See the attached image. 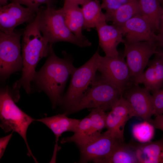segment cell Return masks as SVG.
<instances>
[{"label":"cell","instance_id":"d590c367","mask_svg":"<svg viewBox=\"0 0 163 163\" xmlns=\"http://www.w3.org/2000/svg\"><path fill=\"white\" fill-rule=\"evenodd\" d=\"M122 5L129 2L134 0H118Z\"/></svg>","mask_w":163,"mask_h":163},{"label":"cell","instance_id":"d6a6232c","mask_svg":"<svg viewBox=\"0 0 163 163\" xmlns=\"http://www.w3.org/2000/svg\"><path fill=\"white\" fill-rule=\"evenodd\" d=\"M163 9V5L162 6ZM163 30V12L161 17L159 30Z\"/></svg>","mask_w":163,"mask_h":163},{"label":"cell","instance_id":"9a60e30c","mask_svg":"<svg viewBox=\"0 0 163 163\" xmlns=\"http://www.w3.org/2000/svg\"><path fill=\"white\" fill-rule=\"evenodd\" d=\"M155 55V58L149 61L147 69L135 84H143L152 93L163 87V62L157 53Z\"/></svg>","mask_w":163,"mask_h":163},{"label":"cell","instance_id":"7c38bea8","mask_svg":"<svg viewBox=\"0 0 163 163\" xmlns=\"http://www.w3.org/2000/svg\"><path fill=\"white\" fill-rule=\"evenodd\" d=\"M132 117L129 105L122 95L107 113L106 128L115 139L123 141L125 126Z\"/></svg>","mask_w":163,"mask_h":163},{"label":"cell","instance_id":"cb8c5ba5","mask_svg":"<svg viewBox=\"0 0 163 163\" xmlns=\"http://www.w3.org/2000/svg\"><path fill=\"white\" fill-rule=\"evenodd\" d=\"M105 112L101 108H92L88 116L91 120V134L93 139L99 136L101 131L106 128L107 113Z\"/></svg>","mask_w":163,"mask_h":163},{"label":"cell","instance_id":"1f68e13d","mask_svg":"<svg viewBox=\"0 0 163 163\" xmlns=\"http://www.w3.org/2000/svg\"><path fill=\"white\" fill-rule=\"evenodd\" d=\"M64 4L77 5L76 0H64Z\"/></svg>","mask_w":163,"mask_h":163},{"label":"cell","instance_id":"ffe728a7","mask_svg":"<svg viewBox=\"0 0 163 163\" xmlns=\"http://www.w3.org/2000/svg\"><path fill=\"white\" fill-rule=\"evenodd\" d=\"M100 163H138L134 151L130 144L118 140L110 154Z\"/></svg>","mask_w":163,"mask_h":163},{"label":"cell","instance_id":"9c48e42d","mask_svg":"<svg viewBox=\"0 0 163 163\" xmlns=\"http://www.w3.org/2000/svg\"><path fill=\"white\" fill-rule=\"evenodd\" d=\"M145 87L134 84L123 92V97L128 102L133 117L149 121L154 115L152 95Z\"/></svg>","mask_w":163,"mask_h":163},{"label":"cell","instance_id":"74e56055","mask_svg":"<svg viewBox=\"0 0 163 163\" xmlns=\"http://www.w3.org/2000/svg\"><path fill=\"white\" fill-rule=\"evenodd\" d=\"M161 5H163V0H158Z\"/></svg>","mask_w":163,"mask_h":163},{"label":"cell","instance_id":"e575fe53","mask_svg":"<svg viewBox=\"0 0 163 163\" xmlns=\"http://www.w3.org/2000/svg\"><path fill=\"white\" fill-rule=\"evenodd\" d=\"M89 0H76L77 4L82 5L87 2Z\"/></svg>","mask_w":163,"mask_h":163},{"label":"cell","instance_id":"6da1fadb","mask_svg":"<svg viewBox=\"0 0 163 163\" xmlns=\"http://www.w3.org/2000/svg\"><path fill=\"white\" fill-rule=\"evenodd\" d=\"M63 54V58H59L53 49L44 65L36 72L32 81L39 89L48 95L53 108L61 104L66 83L75 68L72 56L64 51Z\"/></svg>","mask_w":163,"mask_h":163},{"label":"cell","instance_id":"4dcf8cb0","mask_svg":"<svg viewBox=\"0 0 163 163\" xmlns=\"http://www.w3.org/2000/svg\"><path fill=\"white\" fill-rule=\"evenodd\" d=\"M157 35V43L158 46L163 47V30H160Z\"/></svg>","mask_w":163,"mask_h":163},{"label":"cell","instance_id":"603a6c76","mask_svg":"<svg viewBox=\"0 0 163 163\" xmlns=\"http://www.w3.org/2000/svg\"><path fill=\"white\" fill-rule=\"evenodd\" d=\"M91 122L87 116L80 120L78 128L72 136L63 138L62 144L73 142L80 147L93 140L91 134Z\"/></svg>","mask_w":163,"mask_h":163},{"label":"cell","instance_id":"52a82bcc","mask_svg":"<svg viewBox=\"0 0 163 163\" xmlns=\"http://www.w3.org/2000/svg\"><path fill=\"white\" fill-rule=\"evenodd\" d=\"M124 57L126 58L133 83L141 76L151 56L158 51L157 41L149 40L135 42L125 41Z\"/></svg>","mask_w":163,"mask_h":163},{"label":"cell","instance_id":"5bb4252c","mask_svg":"<svg viewBox=\"0 0 163 163\" xmlns=\"http://www.w3.org/2000/svg\"><path fill=\"white\" fill-rule=\"evenodd\" d=\"M99 38V45L105 56L115 57L120 54L117 46L124 43L125 39L120 30L114 25L107 24L106 22L98 24L96 27Z\"/></svg>","mask_w":163,"mask_h":163},{"label":"cell","instance_id":"277c9868","mask_svg":"<svg viewBox=\"0 0 163 163\" xmlns=\"http://www.w3.org/2000/svg\"><path fill=\"white\" fill-rule=\"evenodd\" d=\"M91 85V87L67 114L89 108H100L105 111L111 110L122 95L115 86L101 75L96 76Z\"/></svg>","mask_w":163,"mask_h":163},{"label":"cell","instance_id":"836d02e7","mask_svg":"<svg viewBox=\"0 0 163 163\" xmlns=\"http://www.w3.org/2000/svg\"><path fill=\"white\" fill-rule=\"evenodd\" d=\"M9 0L12 2L13 0H0V6H3L8 4V2Z\"/></svg>","mask_w":163,"mask_h":163},{"label":"cell","instance_id":"2e32d148","mask_svg":"<svg viewBox=\"0 0 163 163\" xmlns=\"http://www.w3.org/2000/svg\"><path fill=\"white\" fill-rule=\"evenodd\" d=\"M130 144L138 163H163V137L155 141Z\"/></svg>","mask_w":163,"mask_h":163},{"label":"cell","instance_id":"e0dca14e","mask_svg":"<svg viewBox=\"0 0 163 163\" xmlns=\"http://www.w3.org/2000/svg\"><path fill=\"white\" fill-rule=\"evenodd\" d=\"M36 120L44 124L52 130L55 136L56 144L59 138L64 132H75L80 121L79 120L68 117L65 113Z\"/></svg>","mask_w":163,"mask_h":163},{"label":"cell","instance_id":"4fadbf2b","mask_svg":"<svg viewBox=\"0 0 163 163\" xmlns=\"http://www.w3.org/2000/svg\"><path fill=\"white\" fill-rule=\"evenodd\" d=\"M125 37L129 42L155 40L157 35L153 32L148 21L141 14L137 15L121 25L116 27Z\"/></svg>","mask_w":163,"mask_h":163},{"label":"cell","instance_id":"f1b7e54d","mask_svg":"<svg viewBox=\"0 0 163 163\" xmlns=\"http://www.w3.org/2000/svg\"><path fill=\"white\" fill-rule=\"evenodd\" d=\"M12 136V133L0 139V158H1L4 155L7 146Z\"/></svg>","mask_w":163,"mask_h":163},{"label":"cell","instance_id":"d6986e66","mask_svg":"<svg viewBox=\"0 0 163 163\" xmlns=\"http://www.w3.org/2000/svg\"><path fill=\"white\" fill-rule=\"evenodd\" d=\"M81 9L84 18L83 29L89 31L98 24L106 22L98 0H89L82 5Z\"/></svg>","mask_w":163,"mask_h":163},{"label":"cell","instance_id":"7a4b0ae2","mask_svg":"<svg viewBox=\"0 0 163 163\" xmlns=\"http://www.w3.org/2000/svg\"><path fill=\"white\" fill-rule=\"evenodd\" d=\"M37 17L42 35L50 44L53 45L64 41L81 47L91 46V43L88 39H80L71 31L66 24L64 16L60 9L40 6Z\"/></svg>","mask_w":163,"mask_h":163},{"label":"cell","instance_id":"44dd1931","mask_svg":"<svg viewBox=\"0 0 163 163\" xmlns=\"http://www.w3.org/2000/svg\"><path fill=\"white\" fill-rule=\"evenodd\" d=\"M104 14L106 22L111 21L113 25L120 26L133 17L141 14L138 0L122 5L113 12Z\"/></svg>","mask_w":163,"mask_h":163},{"label":"cell","instance_id":"5b68a950","mask_svg":"<svg viewBox=\"0 0 163 163\" xmlns=\"http://www.w3.org/2000/svg\"><path fill=\"white\" fill-rule=\"evenodd\" d=\"M99 54L98 50L85 63L73 70L69 85L61 104L66 114L84 95L95 79Z\"/></svg>","mask_w":163,"mask_h":163},{"label":"cell","instance_id":"f546056e","mask_svg":"<svg viewBox=\"0 0 163 163\" xmlns=\"http://www.w3.org/2000/svg\"><path fill=\"white\" fill-rule=\"evenodd\" d=\"M155 127L163 131V114L156 116L153 119H151L149 121Z\"/></svg>","mask_w":163,"mask_h":163},{"label":"cell","instance_id":"d4e9b609","mask_svg":"<svg viewBox=\"0 0 163 163\" xmlns=\"http://www.w3.org/2000/svg\"><path fill=\"white\" fill-rule=\"evenodd\" d=\"M155 127L149 121H144L134 124L132 128L133 137L140 143L151 141L155 133Z\"/></svg>","mask_w":163,"mask_h":163},{"label":"cell","instance_id":"ac0fdd59","mask_svg":"<svg viewBox=\"0 0 163 163\" xmlns=\"http://www.w3.org/2000/svg\"><path fill=\"white\" fill-rule=\"evenodd\" d=\"M78 5L64 4L59 9L64 17L66 24L71 31L79 38L87 39L83 35L82 30L84 24V18L81 8Z\"/></svg>","mask_w":163,"mask_h":163},{"label":"cell","instance_id":"4316f807","mask_svg":"<svg viewBox=\"0 0 163 163\" xmlns=\"http://www.w3.org/2000/svg\"><path fill=\"white\" fill-rule=\"evenodd\" d=\"M152 98L154 115L163 114V87L152 92Z\"/></svg>","mask_w":163,"mask_h":163},{"label":"cell","instance_id":"7402d4cb","mask_svg":"<svg viewBox=\"0 0 163 163\" xmlns=\"http://www.w3.org/2000/svg\"><path fill=\"white\" fill-rule=\"evenodd\" d=\"M141 14L149 22L152 29L159 30L163 9L158 0H138Z\"/></svg>","mask_w":163,"mask_h":163},{"label":"cell","instance_id":"8fae6325","mask_svg":"<svg viewBox=\"0 0 163 163\" xmlns=\"http://www.w3.org/2000/svg\"><path fill=\"white\" fill-rule=\"evenodd\" d=\"M36 13L18 3H11L0 7V29L5 33L13 31L17 26L30 23L35 19Z\"/></svg>","mask_w":163,"mask_h":163},{"label":"cell","instance_id":"30bf717a","mask_svg":"<svg viewBox=\"0 0 163 163\" xmlns=\"http://www.w3.org/2000/svg\"><path fill=\"white\" fill-rule=\"evenodd\" d=\"M118 140L107 130L84 145L79 147L80 153V162L93 161L98 163L111 153Z\"/></svg>","mask_w":163,"mask_h":163},{"label":"cell","instance_id":"8d00e7d4","mask_svg":"<svg viewBox=\"0 0 163 163\" xmlns=\"http://www.w3.org/2000/svg\"><path fill=\"white\" fill-rule=\"evenodd\" d=\"M157 54L159 56L160 58L163 62V52H160L158 51Z\"/></svg>","mask_w":163,"mask_h":163},{"label":"cell","instance_id":"484cf974","mask_svg":"<svg viewBox=\"0 0 163 163\" xmlns=\"http://www.w3.org/2000/svg\"><path fill=\"white\" fill-rule=\"evenodd\" d=\"M56 2V0H13L11 2L25 5L27 7L36 13L41 5L45 4L47 8L55 7Z\"/></svg>","mask_w":163,"mask_h":163},{"label":"cell","instance_id":"8992f818","mask_svg":"<svg viewBox=\"0 0 163 163\" xmlns=\"http://www.w3.org/2000/svg\"><path fill=\"white\" fill-rule=\"evenodd\" d=\"M23 31L14 30L5 33L0 31V74L2 79L22 70L20 39Z\"/></svg>","mask_w":163,"mask_h":163},{"label":"cell","instance_id":"83f0119b","mask_svg":"<svg viewBox=\"0 0 163 163\" xmlns=\"http://www.w3.org/2000/svg\"><path fill=\"white\" fill-rule=\"evenodd\" d=\"M101 4V9L106 11V14L113 12L122 5L118 0H102Z\"/></svg>","mask_w":163,"mask_h":163},{"label":"cell","instance_id":"3957f363","mask_svg":"<svg viewBox=\"0 0 163 163\" xmlns=\"http://www.w3.org/2000/svg\"><path fill=\"white\" fill-rule=\"evenodd\" d=\"M0 127L5 133L11 131L18 133L23 139L28 150V155L36 161L29 146L27 132L30 124L36 120L21 110L15 104L7 87L0 93Z\"/></svg>","mask_w":163,"mask_h":163},{"label":"cell","instance_id":"ba28073f","mask_svg":"<svg viewBox=\"0 0 163 163\" xmlns=\"http://www.w3.org/2000/svg\"><path fill=\"white\" fill-rule=\"evenodd\" d=\"M97 71L104 79L115 86L123 94L132 85L130 73L123 57L99 55Z\"/></svg>","mask_w":163,"mask_h":163}]
</instances>
